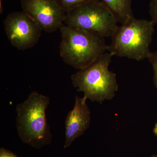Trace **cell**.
<instances>
[{"label": "cell", "mask_w": 157, "mask_h": 157, "mask_svg": "<svg viewBox=\"0 0 157 157\" xmlns=\"http://www.w3.org/2000/svg\"><path fill=\"white\" fill-rule=\"evenodd\" d=\"M49 103L48 97L34 91L17 104L16 128L24 143L36 148L50 143L52 135L46 115Z\"/></svg>", "instance_id": "cell-1"}, {"label": "cell", "mask_w": 157, "mask_h": 157, "mask_svg": "<svg viewBox=\"0 0 157 157\" xmlns=\"http://www.w3.org/2000/svg\"><path fill=\"white\" fill-rule=\"evenodd\" d=\"M60 55L65 63L81 70L107 52L105 38L63 24L60 28Z\"/></svg>", "instance_id": "cell-2"}, {"label": "cell", "mask_w": 157, "mask_h": 157, "mask_svg": "<svg viewBox=\"0 0 157 157\" xmlns=\"http://www.w3.org/2000/svg\"><path fill=\"white\" fill-rule=\"evenodd\" d=\"M113 56L107 52L87 67L71 76L73 86L92 102L102 104L112 100L118 90L116 74L109 69Z\"/></svg>", "instance_id": "cell-3"}, {"label": "cell", "mask_w": 157, "mask_h": 157, "mask_svg": "<svg viewBox=\"0 0 157 157\" xmlns=\"http://www.w3.org/2000/svg\"><path fill=\"white\" fill-rule=\"evenodd\" d=\"M151 20L133 17L118 26L111 38L107 52L113 56L126 57L137 61L147 59L154 33Z\"/></svg>", "instance_id": "cell-4"}, {"label": "cell", "mask_w": 157, "mask_h": 157, "mask_svg": "<svg viewBox=\"0 0 157 157\" xmlns=\"http://www.w3.org/2000/svg\"><path fill=\"white\" fill-rule=\"evenodd\" d=\"M118 22L101 0H89L66 12L64 24L108 38L115 33Z\"/></svg>", "instance_id": "cell-5"}, {"label": "cell", "mask_w": 157, "mask_h": 157, "mask_svg": "<svg viewBox=\"0 0 157 157\" xmlns=\"http://www.w3.org/2000/svg\"><path fill=\"white\" fill-rule=\"evenodd\" d=\"M4 29L9 42L18 50L34 47L39 41L42 29L23 11L11 12L4 21Z\"/></svg>", "instance_id": "cell-6"}, {"label": "cell", "mask_w": 157, "mask_h": 157, "mask_svg": "<svg viewBox=\"0 0 157 157\" xmlns=\"http://www.w3.org/2000/svg\"><path fill=\"white\" fill-rule=\"evenodd\" d=\"M21 1L22 11L46 33L55 32L64 23L66 12L54 0Z\"/></svg>", "instance_id": "cell-7"}, {"label": "cell", "mask_w": 157, "mask_h": 157, "mask_svg": "<svg viewBox=\"0 0 157 157\" xmlns=\"http://www.w3.org/2000/svg\"><path fill=\"white\" fill-rule=\"evenodd\" d=\"M83 96L75 97L74 107L68 113L65 121V139L64 148L71 145L76 138L83 135L90 123V111Z\"/></svg>", "instance_id": "cell-8"}, {"label": "cell", "mask_w": 157, "mask_h": 157, "mask_svg": "<svg viewBox=\"0 0 157 157\" xmlns=\"http://www.w3.org/2000/svg\"><path fill=\"white\" fill-rule=\"evenodd\" d=\"M109 8L117 20L124 24L134 17L132 12V0H101Z\"/></svg>", "instance_id": "cell-9"}, {"label": "cell", "mask_w": 157, "mask_h": 157, "mask_svg": "<svg viewBox=\"0 0 157 157\" xmlns=\"http://www.w3.org/2000/svg\"><path fill=\"white\" fill-rule=\"evenodd\" d=\"M61 9L66 12L75 6L89 0H54Z\"/></svg>", "instance_id": "cell-10"}, {"label": "cell", "mask_w": 157, "mask_h": 157, "mask_svg": "<svg viewBox=\"0 0 157 157\" xmlns=\"http://www.w3.org/2000/svg\"><path fill=\"white\" fill-rule=\"evenodd\" d=\"M151 64L153 68L154 73V83L155 87L157 90V52H151L147 58Z\"/></svg>", "instance_id": "cell-11"}, {"label": "cell", "mask_w": 157, "mask_h": 157, "mask_svg": "<svg viewBox=\"0 0 157 157\" xmlns=\"http://www.w3.org/2000/svg\"><path fill=\"white\" fill-rule=\"evenodd\" d=\"M149 11L151 21L155 25L157 24V0H151L149 5Z\"/></svg>", "instance_id": "cell-12"}, {"label": "cell", "mask_w": 157, "mask_h": 157, "mask_svg": "<svg viewBox=\"0 0 157 157\" xmlns=\"http://www.w3.org/2000/svg\"><path fill=\"white\" fill-rule=\"evenodd\" d=\"M0 157H18L12 152L2 147L0 149Z\"/></svg>", "instance_id": "cell-13"}, {"label": "cell", "mask_w": 157, "mask_h": 157, "mask_svg": "<svg viewBox=\"0 0 157 157\" xmlns=\"http://www.w3.org/2000/svg\"><path fill=\"white\" fill-rule=\"evenodd\" d=\"M153 134L156 136H157V123L155 125L154 128L153 130Z\"/></svg>", "instance_id": "cell-14"}, {"label": "cell", "mask_w": 157, "mask_h": 157, "mask_svg": "<svg viewBox=\"0 0 157 157\" xmlns=\"http://www.w3.org/2000/svg\"><path fill=\"white\" fill-rule=\"evenodd\" d=\"M151 157H157V154L153 155Z\"/></svg>", "instance_id": "cell-15"}]
</instances>
